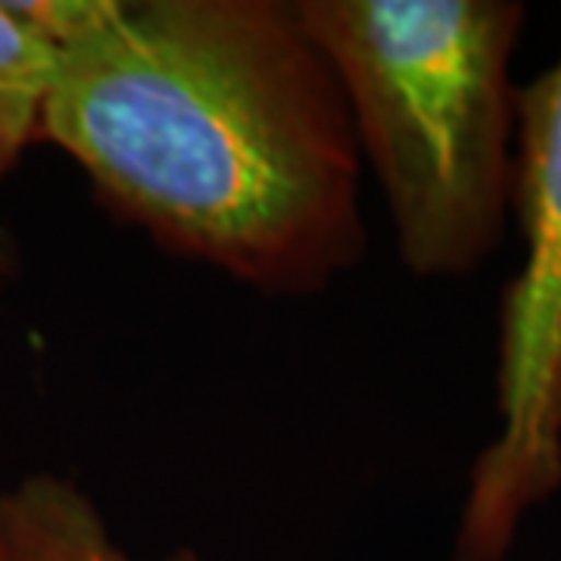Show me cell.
<instances>
[{
  "mask_svg": "<svg viewBox=\"0 0 561 561\" xmlns=\"http://www.w3.org/2000/svg\"><path fill=\"white\" fill-rule=\"evenodd\" d=\"M16 272H20V250H16V241L10 238V231L0 221V290L16 278Z\"/></svg>",
  "mask_w": 561,
  "mask_h": 561,
  "instance_id": "obj_6",
  "label": "cell"
},
{
  "mask_svg": "<svg viewBox=\"0 0 561 561\" xmlns=\"http://www.w3.org/2000/svg\"><path fill=\"white\" fill-rule=\"evenodd\" d=\"M0 561H13L10 549H7V540H3V524H0Z\"/></svg>",
  "mask_w": 561,
  "mask_h": 561,
  "instance_id": "obj_7",
  "label": "cell"
},
{
  "mask_svg": "<svg viewBox=\"0 0 561 561\" xmlns=\"http://www.w3.org/2000/svg\"><path fill=\"white\" fill-rule=\"evenodd\" d=\"M512 213L524 265L502 302V431L474 461L456 561H502L561 486V60L518 91Z\"/></svg>",
  "mask_w": 561,
  "mask_h": 561,
  "instance_id": "obj_3",
  "label": "cell"
},
{
  "mask_svg": "<svg viewBox=\"0 0 561 561\" xmlns=\"http://www.w3.org/2000/svg\"><path fill=\"white\" fill-rule=\"evenodd\" d=\"M297 10L341 81L402 265L419 278L474 272L512 213L522 3L297 0Z\"/></svg>",
  "mask_w": 561,
  "mask_h": 561,
  "instance_id": "obj_2",
  "label": "cell"
},
{
  "mask_svg": "<svg viewBox=\"0 0 561 561\" xmlns=\"http://www.w3.org/2000/svg\"><path fill=\"white\" fill-rule=\"evenodd\" d=\"M0 524L13 561H140L116 540L91 493L62 474H28L0 486ZM160 561H203L175 549Z\"/></svg>",
  "mask_w": 561,
  "mask_h": 561,
  "instance_id": "obj_4",
  "label": "cell"
},
{
  "mask_svg": "<svg viewBox=\"0 0 561 561\" xmlns=\"http://www.w3.org/2000/svg\"><path fill=\"white\" fill-rule=\"evenodd\" d=\"M57 44L41 140L162 250L272 297L365 253L341 81L290 0H28Z\"/></svg>",
  "mask_w": 561,
  "mask_h": 561,
  "instance_id": "obj_1",
  "label": "cell"
},
{
  "mask_svg": "<svg viewBox=\"0 0 561 561\" xmlns=\"http://www.w3.org/2000/svg\"><path fill=\"white\" fill-rule=\"evenodd\" d=\"M57 44L25 3H0V179L41 140Z\"/></svg>",
  "mask_w": 561,
  "mask_h": 561,
  "instance_id": "obj_5",
  "label": "cell"
}]
</instances>
